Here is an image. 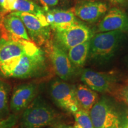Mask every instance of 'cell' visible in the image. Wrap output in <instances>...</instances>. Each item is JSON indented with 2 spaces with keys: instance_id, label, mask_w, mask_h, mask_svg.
<instances>
[{
  "instance_id": "6da1fadb",
  "label": "cell",
  "mask_w": 128,
  "mask_h": 128,
  "mask_svg": "<svg viewBox=\"0 0 128 128\" xmlns=\"http://www.w3.org/2000/svg\"><path fill=\"white\" fill-rule=\"evenodd\" d=\"M46 68L45 53L35 43L25 54L0 65V71L5 76L21 79L40 76Z\"/></svg>"
},
{
  "instance_id": "7a4b0ae2",
  "label": "cell",
  "mask_w": 128,
  "mask_h": 128,
  "mask_svg": "<svg viewBox=\"0 0 128 128\" xmlns=\"http://www.w3.org/2000/svg\"><path fill=\"white\" fill-rule=\"evenodd\" d=\"M94 128H126L128 114L106 97L98 100L90 111Z\"/></svg>"
},
{
  "instance_id": "3957f363",
  "label": "cell",
  "mask_w": 128,
  "mask_h": 128,
  "mask_svg": "<svg viewBox=\"0 0 128 128\" xmlns=\"http://www.w3.org/2000/svg\"><path fill=\"white\" fill-rule=\"evenodd\" d=\"M124 38V32L120 30L100 32L94 34L90 40L89 58L99 62L109 60Z\"/></svg>"
},
{
  "instance_id": "277c9868",
  "label": "cell",
  "mask_w": 128,
  "mask_h": 128,
  "mask_svg": "<svg viewBox=\"0 0 128 128\" xmlns=\"http://www.w3.org/2000/svg\"><path fill=\"white\" fill-rule=\"evenodd\" d=\"M56 113L42 99L35 98L24 111L20 124L22 128H43L56 120Z\"/></svg>"
},
{
  "instance_id": "5b68a950",
  "label": "cell",
  "mask_w": 128,
  "mask_h": 128,
  "mask_svg": "<svg viewBox=\"0 0 128 128\" xmlns=\"http://www.w3.org/2000/svg\"><path fill=\"white\" fill-rule=\"evenodd\" d=\"M12 12L21 18L30 38L37 45L45 44L50 40L51 28L46 20L44 12L37 16L26 12Z\"/></svg>"
},
{
  "instance_id": "8992f818",
  "label": "cell",
  "mask_w": 128,
  "mask_h": 128,
  "mask_svg": "<svg viewBox=\"0 0 128 128\" xmlns=\"http://www.w3.org/2000/svg\"><path fill=\"white\" fill-rule=\"evenodd\" d=\"M93 32L88 27L78 22L65 30L55 32L54 40L65 51L88 41L93 36Z\"/></svg>"
},
{
  "instance_id": "52a82bcc",
  "label": "cell",
  "mask_w": 128,
  "mask_h": 128,
  "mask_svg": "<svg viewBox=\"0 0 128 128\" xmlns=\"http://www.w3.org/2000/svg\"><path fill=\"white\" fill-rule=\"evenodd\" d=\"M45 45L48 57L52 62L57 76L64 80L70 79L74 73V66L66 51L60 48L54 40L50 39Z\"/></svg>"
},
{
  "instance_id": "ba28073f",
  "label": "cell",
  "mask_w": 128,
  "mask_h": 128,
  "mask_svg": "<svg viewBox=\"0 0 128 128\" xmlns=\"http://www.w3.org/2000/svg\"><path fill=\"white\" fill-rule=\"evenodd\" d=\"M74 86L62 81H54L50 86V95L60 108L66 111L76 113L79 110Z\"/></svg>"
},
{
  "instance_id": "9c48e42d",
  "label": "cell",
  "mask_w": 128,
  "mask_h": 128,
  "mask_svg": "<svg viewBox=\"0 0 128 128\" xmlns=\"http://www.w3.org/2000/svg\"><path fill=\"white\" fill-rule=\"evenodd\" d=\"M75 16L84 22L95 23L108 10L105 3L96 1H82L70 10Z\"/></svg>"
},
{
  "instance_id": "30bf717a",
  "label": "cell",
  "mask_w": 128,
  "mask_h": 128,
  "mask_svg": "<svg viewBox=\"0 0 128 128\" xmlns=\"http://www.w3.org/2000/svg\"><path fill=\"white\" fill-rule=\"evenodd\" d=\"M34 43L18 38L0 39V65L11 59L25 54Z\"/></svg>"
},
{
  "instance_id": "8fae6325",
  "label": "cell",
  "mask_w": 128,
  "mask_h": 128,
  "mask_svg": "<svg viewBox=\"0 0 128 128\" xmlns=\"http://www.w3.org/2000/svg\"><path fill=\"white\" fill-rule=\"evenodd\" d=\"M81 81L92 90L104 92L112 89L115 79L114 76L110 73L86 69L81 75Z\"/></svg>"
},
{
  "instance_id": "7c38bea8",
  "label": "cell",
  "mask_w": 128,
  "mask_h": 128,
  "mask_svg": "<svg viewBox=\"0 0 128 128\" xmlns=\"http://www.w3.org/2000/svg\"><path fill=\"white\" fill-rule=\"evenodd\" d=\"M120 30L128 31V15L120 9L113 8L97 26V33Z\"/></svg>"
},
{
  "instance_id": "4fadbf2b",
  "label": "cell",
  "mask_w": 128,
  "mask_h": 128,
  "mask_svg": "<svg viewBox=\"0 0 128 128\" xmlns=\"http://www.w3.org/2000/svg\"><path fill=\"white\" fill-rule=\"evenodd\" d=\"M2 29L1 31V38H18L26 40H32L23 22L20 17L11 12L3 17Z\"/></svg>"
},
{
  "instance_id": "5bb4252c",
  "label": "cell",
  "mask_w": 128,
  "mask_h": 128,
  "mask_svg": "<svg viewBox=\"0 0 128 128\" xmlns=\"http://www.w3.org/2000/svg\"><path fill=\"white\" fill-rule=\"evenodd\" d=\"M37 92L36 86L33 84H24L17 87L11 98V109L14 112L25 110L34 100Z\"/></svg>"
},
{
  "instance_id": "9a60e30c",
  "label": "cell",
  "mask_w": 128,
  "mask_h": 128,
  "mask_svg": "<svg viewBox=\"0 0 128 128\" xmlns=\"http://www.w3.org/2000/svg\"><path fill=\"white\" fill-rule=\"evenodd\" d=\"M48 24L54 31L65 30L77 23V20L71 10H44Z\"/></svg>"
},
{
  "instance_id": "2e32d148",
  "label": "cell",
  "mask_w": 128,
  "mask_h": 128,
  "mask_svg": "<svg viewBox=\"0 0 128 128\" xmlns=\"http://www.w3.org/2000/svg\"><path fill=\"white\" fill-rule=\"evenodd\" d=\"M76 93L78 104L86 111L90 112L98 102V96L97 92L85 84L78 85L76 88Z\"/></svg>"
},
{
  "instance_id": "e0dca14e",
  "label": "cell",
  "mask_w": 128,
  "mask_h": 128,
  "mask_svg": "<svg viewBox=\"0 0 128 128\" xmlns=\"http://www.w3.org/2000/svg\"><path fill=\"white\" fill-rule=\"evenodd\" d=\"M90 40L74 46L68 50V57L74 66L81 67L84 65L88 56Z\"/></svg>"
},
{
  "instance_id": "ac0fdd59",
  "label": "cell",
  "mask_w": 128,
  "mask_h": 128,
  "mask_svg": "<svg viewBox=\"0 0 128 128\" xmlns=\"http://www.w3.org/2000/svg\"><path fill=\"white\" fill-rule=\"evenodd\" d=\"M13 12H26L37 16L44 12V8L40 7L31 0H17Z\"/></svg>"
},
{
  "instance_id": "d6986e66",
  "label": "cell",
  "mask_w": 128,
  "mask_h": 128,
  "mask_svg": "<svg viewBox=\"0 0 128 128\" xmlns=\"http://www.w3.org/2000/svg\"><path fill=\"white\" fill-rule=\"evenodd\" d=\"M8 86L0 80V120L5 119L8 113Z\"/></svg>"
},
{
  "instance_id": "ffe728a7",
  "label": "cell",
  "mask_w": 128,
  "mask_h": 128,
  "mask_svg": "<svg viewBox=\"0 0 128 128\" xmlns=\"http://www.w3.org/2000/svg\"><path fill=\"white\" fill-rule=\"evenodd\" d=\"M74 114L76 123L82 128H94L89 112L78 110Z\"/></svg>"
},
{
  "instance_id": "44dd1931",
  "label": "cell",
  "mask_w": 128,
  "mask_h": 128,
  "mask_svg": "<svg viewBox=\"0 0 128 128\" xmlns=\"http://www.w3.org/2000/svg\"><path fill=\"white\" fill-rule=\"evenodd\" d=\"M17 1V0H0V15L2 18L7 13L13 12Z\"/></svg>"
},
{
  "instance_id": "7402d4cb",
  "label": "cell",
  "mask_w": 128,
  "mask_h": 128,
  "mask_svg": "<svg viewBox=\"0 0 128 128\" xmlns=\"http://www.w3.org/2000/svg\"><path fill=\"white\" fill-rule=\"evenodd\" d=\"M115 96L120 100H122L128 106V86L120 88L115 93Z\"/></svg>"
},
{
  "instance_id": "603a6c76",
  "label": "cell",
  "mask_w": 128,
  "mask_h": 128,
  "mask_svg": "<svg viewBox=\"0 0 128 128\" xmlns=\"http://www.w3.org/2000/svg\"><path fill=\"white\" fill-rule=\"evenodd\" d=\"M40 4L42 5L44 10H48L49 8L56 6L59 0H39Z\"/></svg>"
},
{
  "instance_id": "cb8c5ba5",
  "label": "cell",
  "mask_w": 128,
  "mask_h": 128,
  "mask_svg": "<svg viewBox=\"0 0 128 128\" xmlns=\"http://www.w3.org/2000/svg\"><path fill=\"white\" fill-rule=\"evenodd\" d=\"M16 119V118L14 116H11L8 118H5L4 119L0 120V126H4L5 124H7L9 123H10L11 122L14 120Z\"/></svg>"
},
{
  "instance_id": "d4e9b609",
  "label": "cell",
  "mask_w": 128,
  "mask_h": 128,
  "mask_svg": "<svg viewBox=\"0 0 128 128\" xmlns=\"http://www.w3.org/2000/svg\"><path fill=\"white\" fill-rule=\"evenodd\" d=\"M16 119L14 120L11 122L10 123L8 124H5L4 126H0V128H12L13 126H14V124H16Z\"/></svg>"
},
{
  "instance_id": "484cf974",
  "label": "cell",
  "mask_w": 128,
  "mask_h": 128,
  "mask_svg": "<svg viewBox=\"0 0 128 128\" xmlns=\"http://www.w3.org/2000/svg\"><path fill=\"white\" fill-rule=\"evenodd\" d=\"M108 1L114 4H124L126 0H108Z\"/></svg>"
},
{
  "instance_id": "4316f807",
  "label": "cell",
  "mask_w": 128,
  "mask_h": 128,
  "mask_svg": "<svg viewBox=\"0 0 128 128\" xmlns=\"http://www.w3.org/2000/svg\"><path fill=\"white\" fill-rule=\"evenodd\" d=\"M71 128H81V126H80L78 124L76 123V124H74V125L73 127Z\"/></svg>"
},
{
  "instance_id": "83f0119b",
  "label": "cell",
  "mask_w": 128,
  "mask_h": 128,
  "mask_svg": "<svg viewBox=\"0 0 128 128\" xmlns=\"http://www.w3.org/2000/svg\"><path fill=\"white\" fill-rule=\"evenodd\" d=\"M2 29V21L0 20V32L1 31Z\"/></svg>"
},
{
  "instance_id": "f1b7e54d",
  "label": "cell",
  "mask_w": 128,
  "mask_h": 128,
  "mask_svg": "<svg viewBox=\"0 0 128 128\" xmlns=\"http://www.w3.org/2000/svg\"><path fill=\"white\" fill-rule=\"evenodd\" d=\"M2 17H1V15H0V20H1V21H2Z\"/></svg>"
},
{
  "instance_id": "f546056e",
  "label": "cell",
  "mask_w": 128,
  "mask_h": 128,
  "mask_svg": "<svg viewBox=\"0 0 128 128\" xmlns=\"http://www.w3.org/2000/svg\"><path fill=\"white\" fill-rule=\"evenodd\" d=\"M1 32H0V39H1Z\"/></svg>"
},
{
  "instance_id": "4dcf8cb0",
  "label": "cell",
  "mask_w": 128,
  "mask_h": 128,
  "mask_svg": "<svg viewBox=\"0 0 128 128\" xmlns=\"http://www.w3.org/2000/svg\"><path fill=\"white\" fill-rule=\"evenodd\" d=\"M126 128H128V124H127V126H126Z\"/></svg>"
}]
</instances>
